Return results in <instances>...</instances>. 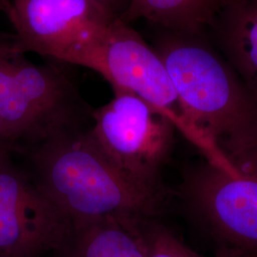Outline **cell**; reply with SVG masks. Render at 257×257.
<instances>
[{
  "label": "cell",
  "instance_id": "6da1fadb",
  "mask_svg": "<svg viewBox=\"0 0 257 257\" xmlns=\"http://www.w3.org/2000/svg\"><path fill=\"white\" fill-rule=\"evenodd\" d=\"M154 49L206 162L232 176L257 175V103L229 62L196 36L167 32Z\"/></svg>",
  "mask_w": 257,
  "mask_h": 257
},
{
  "label": "cell",
  "instance_id": "7a4b0ae2",
  "mask_svg": "<svg viewBox=\"0 0 257 257\" xmlns=\"http://www.w3.org/2000/svg\"><path fill=\"white\" fill-rule=\"evenodd\" d=\"M88 128L24 151L38 190L71 223L104 216L153 219L164 205L165 193L144 189L120 174Z\"/></svg>",
  "mask_w": 257,
  "mask_h": 257
},
{
  "label": "cell",
  "instance_id": "3957f363",
  "mask_svg": "<svg viewBox=\"0 0 257 257\" xmlns=\"http://www.w3.org/2000/svg\"><path fill=\"white\" fill-rule=\"evenodd\" d=\"M64 63L35 64L14 43L0 42V135L23 152L64 134L86 130L93 110Z\"/></svg>",
  "mask_w": 257,
  "mask_h": 257
},
{
  "label": "cell",
  "instance_id": "277c9868",
  "mask_svg": "<svg viewBox=\"0 0 257 257\" xmlns=\"http://www.w3.org/2000/svg\"><path fill=\"white\" fill-rule=\"evenodd\" d=\"M9 19L22 53L94 72L118 20L95 0H13Z\"/></svg>",
  "mask_w": 257,
  "mask_h": 257
},
{
  "label": "cell",
  "instance_id": "5b68a950",
  "mask_svg": "<svg viewBox=\"0 0 257 257\" xmlns=\"http://www.w3.org/2000/svg\"><path fill=\"white\" fill-rule=\"evenodd\" d=\"M113 92L109 103L93 110L90 138L128 180L165 193L159 172L173 146L175 126L137 94L123 90Z\"/></svg>",
  "mask_w": 257,
  "mask_h": 257
},
{
  "label": "cell",
  "instance_id": "8992f818",
  "mask_svg": "<svg viewBox=\"0 0 257 257\" xmlns=\"http://www.w3.org/2000/svg\"><path fill=\"white\" fill-rule=\"evenodd\" d=\"M180 193L218 244L217 254L257 257V175H228L204 163L184 176Z\"/></svg>",
  "mask_w": 257,
  "mask_h": 257
},
{
  "label": "cell",
  "instance_id": "52a82bcc",
  "mask_svg": "<svg viewBox=\"0 0 257 257\" xmlns=\"http://www.w3.org/2000/svg\"><path fill=\"white\" fill-rule=\"evenodd\" d=\"M0 144V257H43L64 245L72 223Z\"/></svg>",
  "mask_w": 257,
  "mask_h": 257
},
{
  "label": "cell",
  "instance_id": "ba28073f",
  "mask_svg": "<svg viewBox=\"0 0 257 257\" xmlns=\"http://www.w3.org/2000/svg\"><path fill=\"white\" fill-rule=\"evenodd\" d=\"M96 73L112 90L133 92L156 108L191 141L179 100L165 65L128 24L116 20L110 29Z\"/></svg>",
  "mask_w": 257,
  "mask_h": 257
},
{
  "label": "cell",
  "instance_id": "9c48e42d",
  "mask_svg": "<svg viewBox=\"0 0 257 257\" xmlns=\"http://www.w3.org/2000/svg\"><path fill=\"white\" fill-rule=\"evenodd\" d=\"M127 216H104L72 223L55 257H146L141 222Z\"/></svg>",
  "mask_w": 257,
  "mask_h": 257
},
{
  "label": "cell",
  "instance_id": "30bf717a",
  "mask_svg": "<svg viewBox=\"0 0 257 257\" xmlns=\"http://www.w3.org/2000/svg\"><path fill=\"white\" fill-rule=\"evenodd\" d=\"M212 27L228 62L257 103V0H226Z\"/></svg>",
  "mask_w": 257,
  "mask_h": 257
},
{
  "label": "cell",
  "instance_id": "8fae6325",
  "mask_svg": "<svg viewBox=\"0 0 257 257\" xmlns=\"http://www.w3.org/2000/svg\"><path fill=\"white\" fill-rule=\"evenodd\" d=\"M226 0H128L120 20L130 24L145 19L181 35L197 36L213 26Z\"/></svg>",
  "mask_w": 257,
  "mask_h": 257
},
{
  "label": "cell",
  "instance_id": "7c38bea8",
  "mask_svg": "<svg viewBox=\"0 0 257 257\" xmlns=\"http://www.w3.org/2000/svg\"><path fill=\"white\" fill-rule=\"evenodd\" d=\"M140 230L146 257H203L189 248L172 230L153 219L142 221Z\"/></svg>",
  "mask_w": 257,
  "mask_h": 257
},
{
  "label": "cell",
  "instance_id": "4fadbf2b",
  "mask_svg": "<svg viewBox=\"0 0 257 257\" xmlns=\"http://www.w3.org/2000/svg\"><path fill=\"white\" fill-rule=\"evenodd\" d=\"M119 19L128 8V0H95Z\"/></svg>",
  "mask_w": 257,
  "mask_h": 257
},
{
  "label": "cell",
  "instance_id": "5bb4252c",
  "mask_svg": "<svg viewBox=\"0 0 257 257\" xmlns=\"http://www.w3.org/2000/svg\"><path fill=\"white\" fill-rule=\"evenodd\" d=\"M0 12L4 13L10 19L12 15V1L11 0H0Z\"/></svg>",
  "mask_w": 257,
  "mask_h": 257
},
{
  "label": "cell",
  "instance_id": "9a60e30c",
  "mask_svg": "<svg viewBox=\"0 0 257 257\" xmlns=\"http://www.w3.org/2000/svg\"><path fill=\"white\" fill-rule=\"evenodd\" d=\"M0 144H4L3 141H2V138H1V135H0ZM6 146V145H5Z\"/></svg>",
  "mask_w": 257,
  "mask_h": 257
},
{
  "label": "cell",
  "instance_id": "2e32d148",
  "mask_svg": "<svg viewBox=\"0 0 257 257\" xmlns=\"http://www.w3.org/2000/svg\"><path fill=\"white\" fill-rule=\"evenodd\" d=\"M216 255H219V256H220V257H225V256H223V255H220V254H216Z\"/></svg>",
  "mask_w": 257,
  "mask_h": 257
}]
</instances>
